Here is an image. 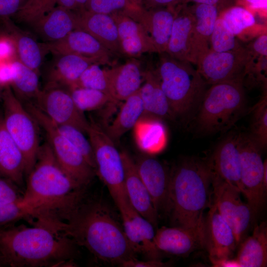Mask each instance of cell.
I'll return each mask as SVG.
<instances>
[{"label":"cell","mask_w":267,"mask_h":267,"mask_svg":"<svg viewBox=\"0 0 267 267\" xmlns=\"http://www.w3.org/2000/svg\"><path fill=\"white\" fill-rule=\"evenodd\" d=\"M114 214L101 201L85 196L60 219L48 216L42 219L97 259L121 265L136 259V253Z\"/></svg>","instance_id":"cell-1"},{"label":"cell","mask_w":267,"mask_h":267,"mask_svg":"<svg viewBox=\"0 0 267 267\" xmlns=\"http://www.w3.org/2000/svg\"><path fill=\"white\" fill-rule=\"evenodd\" d=\"M34 224L0 226V255L7 266L74 265L78 254L75 242L42 220Z\"/></svg>","instance_id":"cell-2"},{"label":"cell","mask_w":267,"mask_h":267,"mask_svg":"<svg viewBox=\"0 0 267 267\" xmlns=\"http://www.w3.org/2000/svg\"><path fill=\"white\" fill-rule=\"evenodd\" d=\"M22 202L38 215L62 217L85 196V187L64 171L46 142L40 146L36 163L28 175Z\"/></svg>","instance_id":"cell-3"},{"label":"cell","mask_w":267,"mask_h":267,"mask_svg":"<svg viewBox=\"0 0 267 267\" xmlns=\"http://www.w3.org/2000/svg\"><path fill=\"white\" fill-rule=\"evenodd\" d=\"M212 177L209 161L196 157L184 158L170 174L173 221L197 231L203 238L204 212L209 206Z\"/></svg>","instance_id":"cell-4"},{"label":"cell","mask_w":267,"mask_h":267,"mask_svg":"<svg viewBox=\"0 0 267 267\" xmlns=\"http://www.w3.org/2000/svg\"><path fill=\"white\" fill-rule=\"evenodd\" d=\"M160 55L155 72L174 117L185 116L198 106L207 84L190 62Z\"/></svg>","instance_id":"cell-5"},{"label":"cell","mask_w":267,"mask_h":267,"mask_svg":"<svg viewBox=\"0 0 267 267\" xmlns=\"http://www.w3.org/2000/svg\"><path fill=\"white\" fill-rule=\"evenodd\" d=\"M247 110L245 87L241 79L211 85L198 106L196 123L206 134L225 132Z\"/></svg>","instance_id":"cell-6"},{"label":"cell","mask_w":267,"mask_h":267,"mask_svg":"<svg viewBox=\"0 0 267 267\" xmlns=\"http://www.w3.org/2000/svg\"><path fill=\"white\" fill-rule=\"evenodd\" d=\"M2 99L4 125L23 153L28 175L36 163L40 147L37 123L10 86L4 88Z\"/></svg>","instance_id":"cell-7"},{"label":"cell","mask_w":267,"mask_h":267,"mask_svg":"<svg viewBox=\"0 0 267 267\" xmlns=\"http://www.w3.org/2000/svg\"><path fill=\"white\" fill-rule=\"evenodd\" d=\"M87 134L92 145L96 171L107 187L116 205L129 201L125 187V173L121 155L106 131L93 122Z\"/></svg>","instance_id":"cell-8"},{"label":"cell","mask_w":267,"mask_h":267,"mask_svg":"<svg viewBox=\"0 0 267 267\" xmlns=\"http://www.w3.org/2000/svg\"><path fill=\"white\" fill-rule=\"evenodd\" d=\"M37 124L44 131L47 143L59 165L66 174L81 186L85 187L92 178L95 170L81 153L58 129L56 124L34 103L25 106Z\"/></svg>","instance_id":"cell-9"},{"label":"cell","mask_w":267,"mask_h":267,"mask_svg":"<svg viewBox=\"0 0 267 267\" xmlns=\"http://www.w3.org/2000/svg\"><path fill=\"white\" fill-rule=\"evenodd\" d=\"M241 192L256 214L264 206L267 189V162L249 134L240 133Z\"/></svg>","instance_id":"cell-10"},{"label":"cell","mask_w":267,"mask_h":267,"mask_svg":"<svg viewBox=\"0 0 267 267\" xmlns=\"http://www.w3.org/2000/svg\"><path fill=\"white\" fill-rule=\"evenodd\" d=\"M211 186L213 203L231 228L238 245L245 238L255 214L247 202L242 201L241 192L238 188L222 180L213 172Z\"/></svg>","instance_id":"cell-11"},{"label":"cell","mask_w":267,"mask_h":267,"mask_svg":"<svg viewBox=\"0 0 267 267\" xmlns=\"http://www.w3.org/2000/svg\"><path fill=\"white\" fill-rule=\"evenodd\" d=\"M251 53L244 47L225 52L209 49L198 59L197 70L207 84L234 80L243 81L247 65Z\"/></svg>","instance_id":"cell-12"},{"label":"cell","mask_w":267,"mask_h":267,"mask_svg":"<svg viewBox=\"0 0 267 267\" xmlns=\"http://www.w3.org/2000/svg\"><path fill=\"white\" fill-rule=\"evenodd\" d=\"M35 101L34 105L55 124L70 125L87 133L89 122L67 89L44 87Z\"/></svg>","instance_id":"cell-13"},{"label":"cell","mask_w":267,"mask_h":267,"mask_svg":"<svg viewBox=\"0 0 267 267\" xmlns=\"http://www.w3.org/2000/svg\"><path fill=\"white\" fill-rule=\"evenodd\" d=\"M29 27L45 43L62 39L76 29V15L59 5L33 13L21 22Z\"/></svg>","instance_id":"cell-14"},{"label":"cell","mask_w":267,"mask_h":267,"mask_svg":"<svg viewBox=\"0 0 267 267\" xmlns=\"http://www.w3.org/2000/svg\"><path fill=\"white\" fill-rule=\"evenodd\" d=\"M134 162L138 173L158 215L160 213L171 212V172L160 161L148 155L139 156Z\"/></svg>","instance_id":"cell-15"},{"label":"cell","mask_w":267,"mask_h":267,"mask_svg":"<svg viewBox=\"0 0 267 267\" xmlns=\"http://www.w3.org/2000/svg\"><path fill=\"white\" fill-rule=\"evenodd\" d=\"M120 213L124 232L134 251L143 254L147 260H159L161 251L154 242V226L127 202L117 206Z\"/></svg>","instance_id":"cell-16"},{"label":"cell","mask_w":267,"mask_h":267,"mask_svg":"<svg viewBox=\"0 0 267 267\" xmlns=\"http://www.w3.org/2000/svg\"><path fill=\"white\" fill-rule=\"evenodd\" d=\"M47 52L54 55L71 54L94 60L99 65H110L114 55L89 33L75 29L65 37L53 42H44Z\"/></svg>","instance_id":"cell-17"},{"label":"cell","mask_w":267,"mask_h":267,"mask_svg":"<svg viewBox=\"0 0 267 267\" xmlns=\"http://www.w3.org/2000/svg\"><path fill=\"white\" fill-rule=\"evenodd\" d=\"M146 31L157 53L165 52L170 40L176 7L145 8L138 5L123 12Z\"/></svg>","instance_id":"cell-18"},{"label":"cell","mask_w":267,"mask_h":267,"mask_svg":"<svg viewBox=\"0 0 267 267\" xmlns=\"http://www.w3.org/2000/svg\"><path fill=\"white\" fill-rule=\"evenodd\" d=\"M205 218L204 248L211 261L231 258L237 246L234 234L213 203Z\"/></svg>","instance_id":"cell-19"},{"label":"cell","mask_w":267,"mask_h":267,"mask_svg":"<svg viewBox=\"0 0 267 267\" xmlns=\"http://www.w3.org/2000/svg\"><path fill=\"white\" fill-rule=\"evenodd\" d=\"M165 52L176 59L196 64L194 49V18L187 4L176 7Z\"/></svg>","instance_id":"cell-20"},{"label":"cell","mask_w":267,"mask_h":267,"mask_svg":"<svg viewBox=\"0 0 267 267\" xmlns=\"http://www.w3.org/2000/svg\"><path fill=\"white\" fill-rule=\"evenodd\" d=\"M240 137L238 133L227 135L218 144L209 161L215 175L240 190Z\"/></svg>","instance_id":"cell-21"},{"label":"cell","mask_w":267,"mask_h":267,"mask_svg":"<svg viewBox=\"0 0 267 267\" xmlns=\"http://www.w3.org/2000/svg\"><path fill=\"white\" fill-rule=\"evenodd\" d=\"M121 155L124 168L125 187L129 201L141 216L156 227L159 215L138 173L135 162L126 151H122Z\"/></svg>","instance_id":"cell-22"},{"label":"cell","mask_w":267,"mask_h":267,"mask_svg":"<svg viewBox=\"0 0 267 267\" xmlns=\"http://www.w3.org/2000/svg\"><path fill=\"white\" fill-rule=\"evenodd\" d=\"M75 13L76 15V29L89 33L113 54L124 56L117 25L111 15L91 12L87 10Z\"/></svg>","instance_id":"cell-23"},{"label":"cell","mask_w":267,"mask_h":267,"mask_svg":"<svg viewBox=\"0 0 267 267\" xmlns=\"http://www.w3.org/2000/svg\"><path fill=\"white\" fill-rule=\"evenodd\" d=\"M110 15L117 25L124 56L135 58L146 53H157L150 37L140 23L123 12Z\"/></svg>","instance_id":"cell-24"},{"label":"cell","mask_w":267,"mask_h":267,"mask_svg":"<svg viewBox=\"0 0 267 267\" xmlns=\"http://www.w3.org/2000/svg\"><path fill=\"white\" fill-rule=\"evenodd\" d=\"M105 71L109 94L115 103L124 101L137 92L143 82V72L135 58Z\"/></svg>","instance_id":"cell-25"},{"label":"cell","mask_w":267,"mask_h":267,"mask_svg":"<svg viewBox=\"0 0 267 267\" xmlns=\"http://www.w3.org/2000/svg\"><path fill=\"white\" fill-rule=\"evenodd\" d=\"M154 242L160 251L178 256H185L204 248V238L197 231L178 226L158 228Z\"/></svg>","instance_id":"cell-26"},{"label":"cell","mask_w":267,"mask_h":267,"mask_svg":"<svg viewBox=\"0 0 267 267\" xmlns=\"http://www.w3.org/2000/svg\"><path fill=\"white\" fill-rule=\"evenodd\" d=\"M49 69L44 87H74L83 72L94 60L75 54L55 55Z\"/></svg>","instance_id":"cell-27"},{"label":"cell","mask_w":267,"mask_h":267,"mask_svg":"<svg viewBox=\"0 0 267 267\" xmlns=\"http://www.w3.org/2000/svg\"><path fill=\"white\" fill-rule=\"evenodd\" d=\"M0 19L14 42L17 59L39 73L44 55L47 53L43 43L38 42L32 35L17 27L9 17Z\"/></svg>","instance_id":"cell-28"},{"label":"cell","mask_w":267,"mask_h":267,"mask_svg":"<svg viewBox=\"0 0 267 267\" xmlns=\"http://www.w3.org/2000/svg\"><path fill=\"white\" fill-rule=\"evenodd\" d=\"M24 174L25 163L23 153L0 117V175L21 185Z\"/></svg>","instance_id":"cell-29"},{"label":"cell","mask_w":267,"mask_h":267,"mask_svg":"<svg viewBox=\"0 0 267 267\" xmlns=\"http://www.w3.org/2000/svg\"><path fill=\"white\" fill-rule=\"evenodd\" d=\"M143 81L139 89L144 108L142 117L160 120L174 118L155 71L148 70L143 72Z\"/></svg>","instance_id":"cell-30"},{"label":"cell","mask_w":267,"mask_h":267,"mask_svg":"<svg viewBox=\"0 0 267 267\" xmlns=\"http://www.w3.org/2000/svg\"><path fill=\"white\" fill-rule=\"evenodd\" d=\"M188 7L194 18V49L197 62L210 49L211 37L221 10L215 5L203 3Z\"/></svg>","instance_id":"cell-31"},{"label":"cell","mask_w":267,"mask_h":267,"mask_svg":"<svg viewBox=\"0 0 267 267\" xmlns=\"http://www.w3.org/2000/svg\"><path fill=\"white\" fill-rule=\"evenodd\" d=\"M235 259L240 267H264L267 265V228L265 222L257 225L244 238Z\"/></svg>","instance_id":"cell-32"},{"label":"cell","mask_w":267,"mask_h":267,"mask_svg":"<svg viewBox=\"0 0 267 267\" xmlns=\"http://www.w3.org/2000/svg\"><path fill=\"white\" fill-rule=\"evenodd\" d=\"M124 101L117 116L106 131L114 141L119 140L126 133L134 128L144 113L139 90Z\"/></svg>","instance_id":"cell-33"},{"label":"cell","mask_w":267,"mask_h":267,"mask_svg":"<svg viewBox=\"0 0 267 267\" xmlns=\"http://www.w3.org/2000/svg\"><path fill=\"white\" fill-rule=\"evenodd\" d=\"M134 128L138 145L145 152L156 153L165 147L166 132L160 119L142 117Z\"/></svg>","instance_id":"cell-34"},{"label":"cell","mask_w":267,"mask_h":267,"mask_svg":"<svg viewBox=\"0 0 267 267\" xmlns=\"http://www.w3.org/2000/svg\"><path fill=\"white\" fill-rule=\"evenodd\" d=\"M15 73L10 87L20 100H35L41 89L39 73L21 62L18 59L13 60Z\"/></svg>","instance_id":"cell-35"},{"label":"cell","mask_w":267,"mask_h":267,"mask_svg":"<svg viewBox=\"0 0 267 267\" xmlns=\"http://www.w3.org/2000/svg\"><path fill=\"white\" fill-rule=\"evenodd\" d=\"M67 89L77 108L83 113L97 110L108 102L115 103L108 94L98 90L79 87Z\"/></svg>","instance_id":"cell-36"},{"label":"cell","mask_w":267,"mask_h":267,"mask_svg":"<svg viewBox=\"0 0 267 267\" xmlns=\"http://www.w3.org/2000/svg\"><path fill=\"white\" fill-rule=\"evenodd\" d=\"M219 16L227 29L235 36L241 34L245 29L253 26L256 23L252 12L247 8L238 5L224 9Z\"/></svg>","instance_id":"cell-37"},{"label":"cell","mask_w":267,"mask_h":267,"mask_svg":"<svg viewBox=\"0 0 267 267\" xmlns=\"http://www.w3.org/2000/svg\"><path fill=\"white\" fill-rule=\"evenodd\" d=\"M252 123L249 135L262 150L267 145V95L266 89L263 95L251 109Z\"/></svg>","instance_id":"cell-38"},{"label":"cell","mask_w":267,"mask_h":267,"mask_svg":"<svg viewBox=\"0 0 267 267\" xmlns=\"http://www.w3.org/2000/svg\"><path fill=\"white\" fill-rule=\"evenodd\" d=\"M61 132L81 153L87 163L96 170V163L92 145L84 133L77 128L66 125H56Z\"/></svg>","instance_id":"cell-39"},{"label":"cell","mask_w":267,"mask_h":267,"mask_svg":"<svg viewBox=\"0 0 267 267\" xmlns=\"http://www.w3.org/2000/svg\"><path fill=\"white\" fill-rule=\"evenodd\" d=\"M243 47L219 16L210 39V49L216 52L236 50Z\"/></svg>","instance_id":"cell-40"},{"label":"cell","mask_w":267,"mask_h":267,"mask_svg":"<svg viewBox=\"0 0 267 267\" xmlns=\"http://www.w3.org/2000/svg\"><path fill=\"white\" fill-rule=\"evenodd\" d=\"M76 87L98 90L110 96L105 71L97 64H91L83 72L74 87Z\"/></svg>","instance_id":"cell-41"},{"label":"cell","mask_w":267,"mask_h":267,"mask_svg":"<svg viewBox=\"0 0 267 267\" xmlns=\"http://www.w3.org/2000/svg\"><path fill=\"white\" fill-rule=\"evenodd\" d=\"M36 212L23 203L0 202V226L11 224L18 220L35 218Z\"/></svg>","instance_id":"cell-42"},{"label":"cell","mask_w":267,"mask_h":267,"mask_svg":"<svg viewBox=\"0 0 267 267\" xmlns=\"http://www.w3.org/2000/svg\"><path fill=\"white\" fill-rule=\"evenodd\" d=\"M137 5L130 0H88L86 9L91 12L112 15Z\"/></svg>","instance_id":"cell-43"},{"label":"cell","mask_w":267,"mask_h":267,"mask_svg":"<svg viewBox=\"0 0 267 267\" xmlns=\"http://www.w3.org/2000/svg\"><path fill=\"white\" fill-rule=\"evenodd\" d=\"M22 198L23 195H20L13 182L0 178V202H21Z\"/></svg>","instance_id":"cell-44"},{"label":"cell","mask_w":267,"mask_h":267,"mask_svg":"<svg viewBox=\"0 0 267 267\" xmlns=\"http://www.w3.org/2000/svg\"><path fill=\"white\" fill-rule=\"evenodd\" d=\"M16 59L17 52L13 40L8 35H0V62Z\"/></svg>","instance_id":"cell-45"},{"label":"cell","mask_w":267,"mask_h":267,"mask_svg":"<svg viewBox=\"0 0 267 267\" xmlns=\"http://www.w3.org/2000/svg\"><path fill=\"white\" fill-rule=\"evenodd\" d=\"M27 0H0V18L13 16Z\"/></svg>","instance_id":"cell-46"},{"label":"cell","mask_w":267,"mask_h":267,"mask_svg":"<svg viewBox=\"0 0 267 267\" xmlns=\"http://www.w3.org/2000/svg\"><path fill=\"white\" fill-rule=\"evenodd\" d=\"M15 73L12 61L0 62V85L4 88L10 86Z\"/></svg>","instance_id":"cell-47"},{"label":"cell","mask_w":267,"mask_h":267,"mask_svg":"<svg viewBox=\"0 0 267 267\" xmlns=\"http://www.w3.org/2000/svg\"><path fill=\"white\" fill-rule=\"evenodd\" d=\"M185 0H139V5L145 8L173 7L185 4Z\"/></svg>","instance_id":"cell-48"},{"label":"cell","mask_w":267,"mask_h":267,"mask_svg":"<svg viewBox=\"0 0 267 267\" xmlns=\"http://www.w3.org/2000/svg\"><path fill=\"white\" fill-rule=\"evenodd\" d=\"M250 51L257 55L267 56V35L264 33L258 36L248 48Z\"/></svg>","instance_id":"cell-49"},{"label":"cell","mask_w":267,"mask_h":267,"mask_svg":"<svg viewBox=\"0 0 267 267\" xmlns=\"http://www.w3.org/2000/svg\"><path fill=\"white\" fill-rule=\"evenodd\" d=\"M121 266L124 267H163L167 266V264L161 262L160 260H147L143 261L134 259L123 263Z\"/></svg>","instance_id":"cell-50"},{"label":"cell","mask_w":267,"mask_h":267,"mask_svg":"<svg viewBox=\"0 0 267 267\" xmlns=\"http://www.w3.org/2000/svg\"><path fill=\"white\" fill-rule=\"evenodd\" d=\"M88 0H57L58 5L74 12L86 9Z\"/></svg>","instance_id":"cell-51"},{"label":"cell","mask_w":267,"mask_h":267,"mask_svg":"<svg viewBox=\"0 0 267 267\" xmlns=\"http://www.w3.org/2000/svg\"><path fill=\"white\" fill-rule=\"evenodd\" d=\"M237 5L248 9H267V0H234Z\"/></svg>","instance_id":"cell-52"},{"label":"cell","mask_w":267,"mask_h":267,"mask_svg":"<svg viewBox=\"0 0 267 267\" xmlns=\"http://www.w3.org/2000/svg\"><path fill=\"white\" fill-rule=\"evenodd\" d=\"M228 0H185V3L193 2L195 3L213 5L218 7L221 10L225 8V5L227 3Z\"/></svg>","instance_id":"cell-53"},{"label":"cell","mask_w":267,"mask_h":267,"mask_svg":"<svg viewBox=\"0 0 267 267\" xmlns=\"http://www.w3.org/2000/svg\"><path fill=\"white\" fill-rule=\"evenodd\" d=\"M217 267H240L238 261L235 259H225L211 262Z\"/></svg>","instance_id":"cell-54"},{"label":"cell","mask_w":267,"mask_h":267,"mask_svg":"<svg viewBox=\"0 0 267 267\" xmlns=\"http://www.w3.org/2000/svg\"><path fill=\"white\" fill-rule=\"evenodd\" d=\"M7 266L2 257L0 255V267Z\"/></svg>","instance_id":"cell-55"},{"label":"cell","mask_w":267,"mask_h":267,"mask_svg":"<svg viewBox=\"0 0 267 267\" xmlns=\"http://www.w3.org/2000/svg\"><path fill=\"white\" fill-rule=\"evenodd\" d=\"M130 0L133 2L134 3L139 5L138 3H139V0Z\"/></svg>","instance_id":"cell-56"},{"label":"cell","mask_w":267,"mask_h":267,"mask_svg":"<svg viewBox=\"0 0 267 267\" xmlns=\"http://www.w3.org/2000/svg\"><path fill=\"white\" fill-rule=\"evenodd\" d=\"M0 88H1V86H0Z\"/></svg>","instance_id":"cell-57"}]
</instances>
